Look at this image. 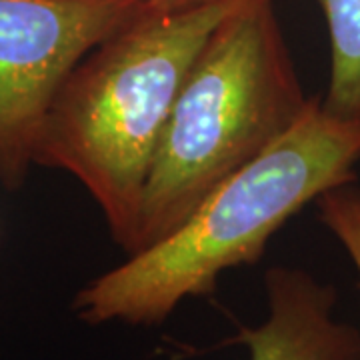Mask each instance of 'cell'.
<instances>
[{
	"mask_svg": "<svg viewBox=\"0 0 360 360\" xmlns=\"http://www.w3.org/2000/svg\"><path fill=\"white\" fill-rule=\"evenodd\" d=\"M319 220L345 248L360 276V188L354 182L328 191L316 200Z\"/></svg>",
	"mask_w": 360,
	"mask_h": 360,
	"instance_id": "obj_7",
	"label": "cell"
},
{
	"mask_svg": "<svg viewBox=\"0 0 360 360\" xmlns=\"http://www.w3.org/2000/svg\"><path fill=\"white\" fill-rule=\"evenodd\" d=\"M238 0H156L75 66L40 130L34 165L65 170L134 250L142 194L194 58Z\"/></svg>",
	"mask_w": 360,
	"mask_h": 360,
	"instance_id": "obj_2",
	"label": "cell"
},
{
	"mask_svg": "<svg viewBox=\"0 0 360 360\" xmlns=\"http://www.w3.org/2000/svg\"><path fill=\"white\" fill-rule=\"evenodd\" d=\"M330 37L328 112L360 118V0H319Z\"/></svg>",
	"mask_w": 360,
	"mask_h": 360,
	"instance_id": "obj_6",
	"label": "cell"
},
{
	"mask_svg": "<svg viewBox=\"0 0 360 360\" xmlns=\"http://www.w3.org/2000/svg\"><path fill=\"white\" fill-rule=\"evenodd\" d=\"M156 0H0V182L25 184L44 118L75 66Z\"/></svg>",
	"mask_w": 360,
	"mask_h": 360,
	"instance_id": "obj_4",
	"label": "cell"
},
{
	"mask_svg": "<svg viewBox=\"0 0 360 360\" xmlns=\"http://www.w3.org/2000/svg\"><path fill=\"white\" fill-rule=\"evenodd\" d=\"M269 312L258 326H240L234 342L248 360H360V330L338 321V295L309 270L272 266L264 274Z\"/></svg>",
	"mask_w": 360,
	"mask_h": 360,
	"instance_id": "obj_5",
	"label": "cell"
},
{
	"mask_svg": "<svg viewBox=\"0 0 360 360\" xmlns=\"http://www.w3.org/2000/svg\"><path fill=\"white\" fill-rule=\"evenodd\" d=\"M360 118L310 98L278 141L234 170L156 245L80 288L72 310L86 324L156 326L186 298L214 292L220 274L255 264L286 220L356 180Z\"/></svg>",
	"mask_w": 360,
	"mask_h": 360,
	"instance_id": "obj_1",
	"label": "cell"
},
{
	"mask_svg": "<svg viewBox=\"0 0 360 360\" xmlns=\"http://www.w3.org/2000/svg\"><path fill=\"white\" fill-rule=\"evenodd\" d=\"M309 103L272 0H238L180 89L146 179L130 255L174 231L219 182L278 141Z\"/></svg>",
	"mask_w": 360,
	"mask_h": 360,
	"instance_id": "obj_3",
	"label": "cell"
}]
</instances>
